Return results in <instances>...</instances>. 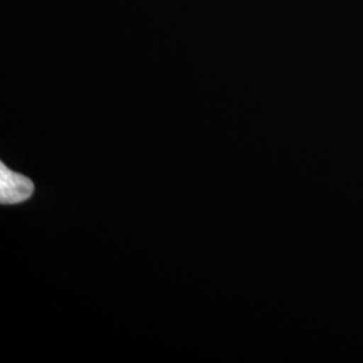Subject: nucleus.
Here are the masks:
<instances>
[{
    "instance_id": "f257e3e1",
    "label": "nucleus",
    "mask_w": 363,
    "mask_h": 363,
    "mask_svg": "<svg viewBox=\"0 0 363 363\" xmlns=\"http://www.w3.org/2000/svg\"><path fill=\"white\" fill-rule=\"evenodd\" d=\"M34 193V184L26 177L16 174L0 164V202L3 205H13L27 201Z\"/></svg>"
}]
</instances>
